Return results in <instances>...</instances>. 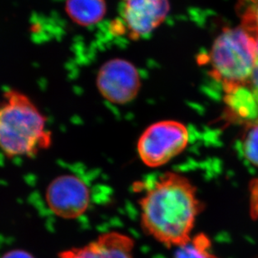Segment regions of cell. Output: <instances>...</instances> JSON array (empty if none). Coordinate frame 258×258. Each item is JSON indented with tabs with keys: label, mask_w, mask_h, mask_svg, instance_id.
Listing matches in <instances>:
<instances>
[{
	"label": "cell",
	"mask_w": 258,
	"mask_h": 258,
	"mask_svg": "<svg viewBox=\"0 0 258 258\" xmlns=\"http://www.w3.org/2000/svg\"><path fill=\"white\" fill-rule=\"evenodd\" d=\"M224 101L231 117L251 124L258 122V99L247 86L225 92Z\"/></svg>",
	"instance_id": "cell-9"
},
{
	"label": "cell",
	"mask_w": 258,
	"mask_h": 258,
	"mask_svg": "<svg viewBox=\"0 0 258 258\" xmlns=\"http://www.w3.org/2000/svg\"><path fill=\"white\" fill-rule=\"evenodd\" d=\"M97 87L108 102L124 105L136 98L141 88V79L133 63L116 58L108 60L100 68Z\"/></svg>",
	"instance_id": "cell-5"
},
{
	"label": "cell",
	"mask_w": 258,
	"mask_h": 258,
	"mask_svg": "<svg viewBox=\"0 0 258 258\" xmlns=\"http://www.w3.org/2000/svg\"><path fill=\"white\" fill-rule=\"evenodd\" d=\"M66 11L77 25L90 26L99 23L107 13L106 0H67Z\"/></svg>",
	"instance_id": "cell-10"
},
{
	"label": "cell",
	"mask_w": 258,
	"mask_h": 258,
	"mask_svg": "<svg viewBox=\"0 0 258 258\" xmlns=\"http://www.w3.org/2000/svg\"><path fill=\"white\" fill-rule=\"evenodd\" d=\"M144 232L168 248L191 241L196 219L203 211L197 189L175 172L162 174L139 201Z\"/></svg>",
	"instance_id": "cell-1"
},
{
	"label": "cell",
	"mask_w": 258,
	"mask_h": 258,
	"mask_svg": "<svg viewBox=\"0 0 258 258\" xmlns=\"http://www.w3.org/2000/svg\"><path fill=\"white\" fill-rule=\"evenodd\" d=\"M169 11V0H124L122 27L129 38L138 40L160 26Z\"/></svg>",
	"instance_id": "cell-7"
},
{
	"label": "cell",
	"mask_w": 258,
	"mask_h": 258,
	"mask_svg": "<svg viewBox=\"0 0 258 258\" xmlns=\"http://www.w3.org/2000/svg\"><path fill=\"white\" fill-rule=\"evenodd\" d=\"M46 118L22 92L10 90L0 102V149L9 158L34 157L49 149Z\"/></svg>",
	"instance_id": "cell-2"
},
{
	"label": "cell",
	"mask_w": 258,
	"mask_h": 258,
	"mask_svg": "<svg viewBox=\"0 0 258 258\" xmlns=\"http://www.w3.org/2000/svg\"><path fill=\"white\" fill-rule=\"evenodd\" d=\"M46 201L50 211L56 216L76 219L89 208V187L79 177L64 174L55 178L48 186Z\"/></svg>",
	"instance_id": "cell-6"
},
{
	"label": "cell",
	"mask_w": 258,
	"mask_h": 258,
	"mask_svg": "<svg viewBox=\"0 0 258 258\" xmlns=\"http://www.w3.org/2000/svg\"><path fill=\"white\" fill-rule=\"evenodd\" d=\"M241 5V26L258 40V0H242Z\"/></svg>",
	"instance_id": "cell-11"
},
{
	"label": "cell",
	"mask_w": 258,
	"mask_h": 258,
	"mask_svg": "<svg viewBox=\"0 0 258 258\" xmlns=\"http://www.w3.org/2000/svg\"><path fill=\"white\" fill-rule=\"evenodd\" d=\"M257 60V45L241 26L224 29L214 40L206 63L224 92L246 86Z\"/></svg>",
	"instance_id": "cell-3"
},
{
	"label": "cell",
	"mask_w": 258,
	"mask_h": 258,
	"mask_svg": "<svg viewBox=\"0 0 258 258\" xmlns=\"http://www.w3.org/2000/svg\"><path fill=\"white\" fill-rule=\"evenodd\" d=\"M134 246L131 236L110 231L85 246L61 251L58 258H134Z\"/></svg>",
	"instance_id": "cell-8"
},
{
	"label": "cell",
	"mask_w": 258,
	"mask_h": 258,
	"mask_svg": "<svg viewBox=\"0 0 258 258\" xmlns=\"http://www.w3.org/2000/svg\"><path fill=\"white\" fill-rule=\"evenodd\" d=\"M256 45H257V60H256V66L258 67V40H256Z\"/></svg>",
	"instance_id": "cell-15"
},
{
	"label": "cell",
	"mask_w": 258,
	"mask_h": 258,
	"mask_svg": "<svg viewBox=\"0 0 258 258\" xmlns=\"http://www.w3.org/2000/svg\"><path fill=\"white\" fill-rule=\"evenodd\" d=\"M189 141V129L184 123L176 120H163L144 130L137 149L145 165L159 168L181 154Z\"/></svg>",
	"instance_id": "cell-4"
},
{
	"label": "cell",
	"mask_w": 258,
	"mask_h": 258,
	"mask_svg": "<svg viewBox=\"0 0 258 258\" xmlns=\"http://www.w3.org/2000/svg\"><path fill=\"white\" fill-rule=\"evenodd\" d=\"M251 206L252 216L258 215V179L251 184Z\"/></svg>",
	"instance_id": "cell-13"
},
{
	"label": "cell",
	"mask_w": 258,
	"mask_h": 258,
	"mask_svg": "<svg viewBox=\"0 0 258 258\" xmlns=\"http://www.w3.org/2000/svg\"><path fill=\"white\" fill-rule=\"evenodd\" d=\"M0 258H34L29 252L22 250H12L7 251Z\"/></svg>",
	"instance_id": "cell-14"
},
{
	"label": "cell",
	"mask_w": 258,
	"mask_h": 258,
	"mask_svg": "<svg viewBox=\"0 0 258 258\" xmlns=\"http://www.w3.org/2000/svg\"><path fill=\"white\" fill-rule=\"evenodd\" d=\"M241 150L247 161L258 166V122L248 125L241 139Z\"/></svg>",
	"instance_id": "cell-12"
}]
</instances>
